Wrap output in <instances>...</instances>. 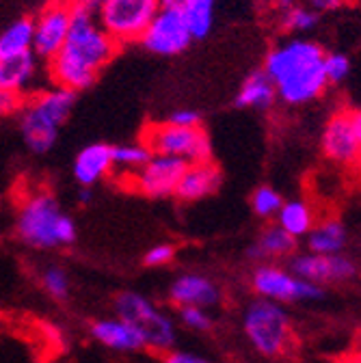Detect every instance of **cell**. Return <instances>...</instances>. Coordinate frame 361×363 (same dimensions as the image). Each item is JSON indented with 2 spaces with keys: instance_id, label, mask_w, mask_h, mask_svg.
I'll use <instances>...</instances> for the list:
<instances>
[{
  "instance_id": "6da1fadb",
  "label": "cell",
  "mask_w": 361,
  "mask_h": 363,
  "mask_svg": "<svg viewBox=\"0 0 361 363\" xmlns=\"http://www.w3.org/2000/svg\"><path fill=\"white\" fill-rule=\"evenodd\" d=\"M119 48L121 45L100 26L96 18H72L63 48L46 61L48 78L55 86L78 94L98 80V74L113 61Z\"/></svg>"
},
{
  "instance_id": "7a4b0ae2",
  "label": "cell",
  "mask_w": 361,
  "mask_h": 363,
  "mask_svg": "<svg viewBox=\"0 0 361 363\" xmlns=\"http://www.w3.org/2000/svg\"><path fill=\"white\" fill-rule=\"evenodd\" d=\"M323 59L325 52L318 43L290 39L268 52L264 72L275 82L277 96L286 104L301 106L318 98L329 84Z\"/></svg>"
},
{
  "instance_id": "3957f363",
  "label": "cell",
  "mask_w": 361,
  "mask_h": 363,
  "mask_svg": "<svg viewBox=\"0 0 361 363\" xmlns=\"http://www.w3.org/2000/svg\"><path fill=\"white\" fill-rule=\"evenodd\" d=\"M76 104V91L52 86L39 91L20 108V132L33 154H46L55 147L59 130Z\"/></svg>"
},
{
  "instance_id": "277c9868",
  "label": "cell",
  "mask_w": 361,
  "mask_h": 363,
  "mask_svg": "<svg viewBox=\"0 0 361 363\" xmlns=\"http://www.w3.org/2000/svg\"><path fill=\"white\" fill-rule=\"evenodd\" d=\"M16 230L35 249H55L76 240L74 218L61 210L57 197L48 191H37L20 203Z\"/></svg>"
},
{
  "instance_id": "5b68a950",
  "label": "cell",
  "mask_w": 361,
  "mask_h": 363,
  "mask_svg": "<svg viewBox=\"0 0 361 363\" xmlns=\"http://www.w3.org/2000/svg\"><path fill=\"white\" fill-rule=\"evenodd\" d=\"M245 333L257 352L264 357H284L294 346V333L288 313L277 301L260 298L249 305L245 313Z\"/></svg>"
},
{
  "instance_id": "8992f818",
  "label": "cell",
  "mask_w": 361,
  "mask_h": 363,
  "mask_svg": "<svg viewBox=\"0 0 361 363\" xmlns=\"http://www.w3.org/2000/svg\"><path fill=\"white\" fill-rule=\"evenodd\" d=\"M141 141L150 147L152 154L175 156L184 162H206L212 160L210 136L201 125L184 128L171 121L148 123L141 130Z\"/></svg>"
},
{
  "instance_id": "52a82bcc",
  "label": "cell",
  "mask_w": 361,
  "mask_h": 363,
  "mask_svg": "<svg viewBox=\"0 0 361 363\" xmlns=\"http://www.w3.org/2000/svg\"><path fill=\"white\" fill-rule=\"evenodd\" d=\"M158 9V0H104L98 22L119 45H126L141 39Z\"/></svg>"
},
{
  "instance_id": "ba28073f",
  "label": "cell",
  "mask_w": 361,
  "mask_h": 363,
  "mask_svg": "<svg viewBox=\"0 0 361 363\" xmlns=\"http://www.w3.org/2000/svg\"><path fill=\"white\" fill-rule=\"evenodd\" d=\"M115 309L119 318H123V320H128L141 331L145 346L156 350H167L173 346L175 342L173 323L165 313H160L145 296L137 292H121L115 298Z\"/></svg>"
},
{
  "instance_id": "9c48e42d",
  "label": "cell",
  "mask_w": 361,
  "mask_h": 363,
  "mask_svg": "<svg viewBox=\"0 0 361 363\" xmlns=\"http://www.w3.org/2000/svg\"><path fill=\"white\" fill-rule=\"evenodd\" d=\"M187 164L189 162H184L182 158L152 154V158L143 167L134 171H126L121 186L134 193H141L145 197H154V199L171 197L175 193V186L179 177H182Z\"/></svg>"
},
{
  "instance_id": "30bf717a",
  "label": "cell",
  "mask_w": 361,
  "mask_h": 363,
  "mask_svg": "<svg viewBox=\"0 0 361 363\" xmlns=\"http://www.w3.org/2000/svg\"><path fill=\"white\" fill-rule=\"evenodd\" d=\"M139 41L152 55L175 57L189 48L193 35L189 30L184 13L179 9H158Z\"/></svg>"
},
{
  "instance_id": "8fae6325",
  "label": "cell",
  "mask_w": 361,
  "mask_h": 363,
  "mask_svg": "<svg viewBox=\"0 0 361 363\" xmlns=\"http://www.w3.org/2000/svg\"><path fill=\"white\" fill-rule=\"evenodd\" d=\"M253 290L262 298L270 301H313L323 296V288L318 284L305 281L296 277L292 270H284L277 266H257L253 272Z\"/></svg>"
},
{
  "instance_id": "7c38bea8",
  "label": "cell",
  "mask_w": 361,
  "mask_h": 363,
  "mask_svg": "<svg viewBox=\"0 0 361 363\" xmlns=\"http://www.w3.org/2000/svg\"><path fill=\"white\" fill-rule=\"evenodd\" d=\"M72 26L70 9L65 0H55L35 20V35H33V55L39 61H50L67 39Z\"/></svg>"
},
{
  "instance_id": "4fadbf2b",
  "label": "cell",
  "mask_w": 361,
  "mask_h": 363,
  "mask_svg": "<svg viewBox=\"0 0 361 363\" xmlns=\"http://www.w3.org/2000/svg\"><path fill=\"white\" fill-rule=\"evenodd\" d=\"M290 270L296 277L311 281V284H325V281H342L355 275V266L350 259L338 253H305L292 259Z\"/></svg>"
},
{
  "instance_id": "5bb4252c",
  "label": "cell",
  "mask_w": 361,
  "mask_h": 363,
  "mask_svg": "<svg viewBox=\"0 0 361 363\" xmlns=\"http://www.w3.org/2000/svg\"><path fill=\"white\" fill-rule=\"evenodd\" d=\"M323 152L335 164H344V167L359 164L361 145L357 141L348 113H338L329 119L323 132Z\"/></svg>"
},
{
  "instance_id": "9a60e30c",
  "label": "cell",
  "mask_w": 361,
  "mask_h": 363,
  "mask_svg": "<svg viewBox=\"0 0 361 363\" xmlns=\"http://www.w3.org/2000/svg\"><path fill=\"white\" fill-rule=\"evenodd\" d=\"M221 169L212 160L189 162L173 195L179 201H197L216 193V189L221 186Z\"/></svg>"
},
{
  "instance_id": "2e32d148",
  "label": "cell",
  "mask_w": 361,
  "mask_h": 363,
  "mask_svg": "<svg viewBox=\"0 0 361 363\" xmlns=\"http://www.w3.org/2000/svg\"><path fill=\"white\" fill-rule=\"evenodd\" d=\"M113 164V147L106 143H91L78 152L74 160V177L80 186H94L104 177L111 175Z\"/></svg>"
},
{
  "instance_id": "e0dca14e",
  "label": "cell",
  "mask_w": 361,
  "mask_h": 363,
  "mask_svg": "<svg viewBox=\"0 0 361 363\" xmlns=\"http://www.w3.org/2000/svg\"><path fill=\"white\" fill-rule=\"evenodd\" d=\"M169 294L177 307H184V305L210 307L218 303V288L214 286V281H210L204 275H197V272H189V275L175 279Z\"/></svg>"
},
{
  "instance_id": "ac0fdd59",
  "label": "cell",
  "mask_w": 361,
  "mask_h": 363,
  "mask_svg": "<svg viewBox=\"0 0 361 363\" xmlns=\"http://www.w3.org/2000/svg\"><path fill=\"white\" fill-rule=\"evenodd\" d=\"M91 335L115 350H141L145 348V340L141 335V331L130 325L123 318H117V320H98L91 325Z\"/></svg>"
},
{
  "instance_id": "d6986e66",
  "label": "cell",
  "mask_w": 361,
  "mask_h": 363,
  "mask_svg": "<svg viewBox=\"0 0 361 363\" xmlns=\"http://www.w3.org/2000/svg\"><path fill=\"white\" fill-rule=\"evenodd\" d=\"M39 76V59L33 52L0 59V86L16 91V94H26L35 84Z\"/></svg>"
},
{
  "instance_id": "ffe728a7",
  "label": "cell",
  "mask_w": 361,
  "mask_h": 363,
  "mask_svg": "<svg viewBox=\"0 0 361 363\" xmlns=\"http://www.w3.org/2000/svg\"><path fill=\"white\" fill-rule=\"evenodd\" d=\"M277 100V89L275 82L266 76L264 69H255L249 74L236 96V106L238 108H257L266 111L275 104Z\"/></svg>"
},
{
  "instance_id": "44dd1931",
  "label": "cell",
  "mask_w": 361,
  "mask_h": 363,
  "mask_svg": "<svg viewBox=\"0 0 361 363\" xmlns=\"http://www.w3.org/2000/svg\"><path fill=\"white\" fill-rule=\"evenodd\" d=\"M33 35H35V20L30 18H22L9 24L0 33V59L33 52Z\"/></svg>"
},
{
  "instance_id": "7402d4cb",
  "label": "cell",
  "mask_w": 361,
  "mask_h": 363,
  "mask_svg": "<svg viewBox=\"0 0 361 363\" xmlns=\"http://www.w3.org/2000/svg\"><path fill=\"white\" fill-rule=\"evenodd\" d=\"M346 242V232L340 220L327 218L313 225L307 232V245L311 253H340Z\"/></svg>"
},
{
  "instance_id": "603a6c76",
  "label": "cell",
  "mask_w": 361,
  "mask_h": 363,
  "mask_svg": "<svg viewBox=\"0 0 361 363\" xmlns=\"http://www.w3.org/2000/svg\"><path fill=\"white\" fill-rule=\"evenodd\" d=\"M296 247V238L290 236L286 230H282L279 225L268 227V230L262 232L260 240L249 249V257L253 259H262V257H282L292 253Z\"/></svg>"
},
{
  "instance_id": "cb8c5ba5",
  "label": "cell",
  "mask_w": 361,
  "mask_h": 363,
  "mask_svg": "<svg viewBox=\"0 0 361 363\" xmlns=\"http://www.w3.org/2000/svg\"><path fill=\"white\" fill-rule=\"evenodd\" d=\"M277 216V225L282 230H286L290 236L299 238V236H307V232L313 227V212L311 206L294 199V201H284Z\"/></svg>"
},
{
  "instance_id": "d4e9b609",
  "label": "cell",
  "mask_w": 361,
  "mask_h": 363,
  "mask_svg": "<svg viewBox=\"0 0 361 363\" xmlns=\"http://www.w3.org/2000/svg\"><path fill=\"white\" fill-rule=\"evenodd\" d=\"M214 7H216V0H189L187 3L182 13L187 18L193 39H204L212 30Z\"/></svg>"
},
{
  "instance_id": "484cf974",
  "label": "cell",
  "mask_w": 361,
  "mask_h": 363,
  "mask_svg": "<svg viewBox=\"0 0 361 363\" xmlns=\"http://www.w3.org/2000/svg\"><path fill=\"white\" fill-rule=\"evenodd\" d=\"M152 158L150 147L139 141V143H126V145H117L113 147V164L123 169V171H134L143 167L148 160Z\"/></svg>"
},
{
  "instance_id": "4316f807",
  "label": "cell",
  "mask_w": 361,
  "mask_h": 363,
  "mask_svg": "<svg viewBox=\"0 0 361 363\" xmlns=\"http://www.w3.org/2000/svg\"><path fill=\"white\" fill-rule=\"evenodd\" d=\"M284 199L282 195L270 189V186H260L255 189L253 197H251V206H253V212L262 218H268V216H275L282 208Z\"/></svg>"
},
{
  "instance_id": "83f0119b",
  "label": "cell",
  "mask_w": 361,
  "mask_h": 363,
  "mask_svg": "<svg viewBox=\"0 0 361 363\" xmlns=\"http://www.w3.org/2000/svg\"><path fill=\"white\" fill-rule=\"evenodd\" d=\"M318 22V16L311 9H305V7H290L286 9V13L282 16V26L284 30L288 33H305V30H311Z\"/></svg>"
},
{
  "instance_id": "f1b7e54d",
  "label": "cell",
  "mask_w": 361,
  "mask_h": 363,
  "mask_svg": "<svg viewBox=\"0 0 361 363\" xmlns=\"http://www.w3.org/2000/svg\"><path fill=\"white\" fill-rule=\"evenodd\" d=\"M41 284H43V288H46V292L52 298L63 301L70 294V279L65 275V270H61L57 266H50L46 272H43V275H41Z\"/></svg>"
},
{
  "instance_id": "f546056e",
  "label": "cell",
  "mask_w": 361,
  "mask_h": 363,
  "mask_svg": "<svg viewBox=\"0 0 361 363\" xmlns=\"http://www.w3.org/2000/svg\"><path fill=\"white\" fill-rule=\"evenodd\" d=\"M323 69H325V76H327L329 82H342L350 72V61H348L346 55H340V52L325 55Z\"/></svg>"
},
{
  "instance_id": "4dcf8cb0",
  "label": "cell",
  "mask_w": 361,
  "mask_h": 363,
  "mask_svg": "<svg viewBox=\"0 0 361 363\" xmlns=\"http://www.w3.org/2000/svg\"><path fill=\"white\" fill-rule=\"evenodd\" d=\"M179 318H182V323L193 331H208L212 327V320L206 313V307L184 305V307H179Z\"/></svg>"
},
{
  "instance_id": "1f68e13d",
  "label": "cell",
  "mask_w": 361,
  "mask_h": 363,
  "mask_svg": "<svg viewBox=\"0 0 361 363\" xmlns=\"http://www.w3.org/2000/svg\"><path fill=\"white\" fill-rule=\"evenodd\" d=\"M65 3H67L72 18H96L98 20V13L102 9L104 0H65Z\"/></svg>"
},
{
  "instance_id": "d6a6232c",
  "label": "cell",
  "mask_w": 361,
  "mask_h": 363,
  "mask_svg": "<svg viewBox=\"0 0 361 363\" xmlns=\"http://www.w3.org/2000/svg\"><path fill=\"white\" fill-rule=\"evenodd\" d=\"M24 106V96L16 94V91L0 86V117H9L13 113H20Z\"/></svg>"
},
{
  "instance_id": "836d02e7",
  "label": "cell",
  "mask_w": 361,
  "mask_h": 363,
  "mask_svg": "<svg viewBox=\"0 0 361 363\" xmlns=\"http://www.w3.org/2000/svg\"><path fill=\"white\" fill-rule=\"evenodd\" d=\"M173 257H175V249H173V245L162 242V245L152 247V249L145 253L143 262H145V266H167Z\"/></svg>"
},
{
  "instance_id": "e575fe53",
  "label": "cell",
  "mask_w": 361,
  "mask_h": 363,
  "mask_svg": "<svg viewBox=\"0 0 361 363\" xmlns=\"http://www.w3.org/2000/svg\"><path fill=\"white\" fill-rule=\"evenodd\" d=\"M175 125H184V128H195V125H201V115L193 108H177L171 113V117L167 119Z\"/></svg>"
},
{
  "instance_id": "d590c367",
  "label": "cell",
  "mask_w": 361,
  "mask_h": 363,
  "mask_svg": "<svg viewBox=\"0 0 361 363\" xmlns=\"http://www.w3.org/2000/svg\"><path fill=\"white\" fill-rule=\"evenodd\" d=\"M165 363H208V361L195 354H187V352H171L165 359Z\"/></svg>"
},
{
  "instance_id": "8d00e7d4",
  "label": "cell",
  "mask_w": 361,
  "mask_h": 363,
  "mask_svg": "<svg viewBox=\"0 0 361 363\" xmlns=\"http://www.w3.org/2000/svg\"><path fill=\"white\" fill-rule=\"evenodd\" d=\"M313 11H333L344 5V0H309Z\"/></svg>"
},
{
  "instance_id": "74e56055",
  "label": "cell",
  "mask_w": 361,
  "mask_h": 363,
  "mask_svg": "<svg viewBox=\"0 0 361 363\" xmlns=\"http://www.w3.org/2000/svg\"><path fill=\"white\" fill-rule=\"evenodd\" d=\"M348 115H350L352 130H355V134H357V141H359V145H361V108H359V111H350Z\"/></svg>"
},
{
  "instance_id": "f35d334b",
  "label": "cell",
  "mask_w": 361,
  "mask_h": 363,
  "mask_svg": "<svg viewBox=\"0 0 361 363\" xmlns=\"http://www.w3.org/2000/svg\"><path fill=\"white\" fill-rule=\"evenodd\" d=\"M187 3L189 0H158L160 9H179V11L187 7Z\"/></svg>"
},
{
  "instance_id": "ab89813d",
  "label": "cell",
  "mask_w": 361,
  "mask_h": 363,
  "mask_svg": "<svg viewBox=\"0 0 361 363\" xmlns=\"http://www.w3.org/2000/svg\"><path fill=\"white\" fill-rule=\"evenodd\" d=\"M91 199H94V191H91V186H82V191L78 193V201H80L82 206H87Z\"/></svg>"
},
{
  "instance_id": "60d3db41",
  "label": "cell",
  "mask_w": 361,
  "mask_h": 363,
  "mask_svg": "<svg viewBox=\"0 0 361 363\" xmlns=\"http://www.w3.org/2000/svg\"><path fill=\"white\" fill-rule=\"evenodd\" d=\"M338 363H361V354H352V357H346Z\"/></svg>"
},
{
  "instance_id": "b9f144b4",
  "label": "cell",
  "mask_w": 361,
  "mask_h": 363,
  "mask_svg": "<svg viewBox=\"0 0 361 363\" xmlns=\"http://www.w3.org/2000/svg\"><path fill=\"white\" fill-rule=\"evenodd\" d=\"M270 3H273V5H279V7H288V5L292 3V0H270Z\"/></svg>"
},
{
  "instance_id": "7bdbcfd3",
  "label": "cell",
  "mask_w": 361,
  "mask_h": 363,
  "mask_svg": "<svg viewBox=\"0 0 361 363\" xmlns=\"http://www.w3.org/2000/svg\"><path fill=\"white\" fill-rule=\"evenodd\" d=\"M357 167H361V160H359V164H357Z\"/></svg>"
}]
</instances>
